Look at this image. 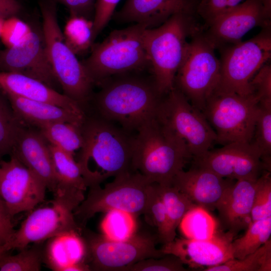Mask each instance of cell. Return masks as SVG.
Segmentation results:
<instances>
[{
  "label": "cell",
  "mask_w": 271,
  "mask_h": 271,
  "mask_svg": "<svg viewBox=\"0 0 271 271\" xmlns=\"http://www.w3.org/2000/svg\"><path fill=\"white\" fill-rule=\"evenodd\" d=\"M246 0H201L197 13L204 22V28L219 17L234 9Z\"/></svg>",
  "instance_id": "cell-39"
},
{
  "label": "cell",
  "mask_w": 271,
  "mask_h": 271,
  "mask_svg": "<svg viewBox=\"0 0 271 271\" xmlns=\"http://www.w3.org/2000/svg\"><path fill=\"white\" fill-rule=\"evenodd\" d=\"M271 217L252 221L240 237L233 240L234 258L241 259L252 253L270 239Z\"/></svg>",
  "instance_id": "cell-28"
},
{
  "label": "cell",
  "mask_w": 271,
  "mask_h": 271,
  "mask_svg": "<svg viewBox=\"0 0 271 271\" xmlns=\"http://www.w3.org/2000/svg\"><path fill=\"white\" fill-rule=\"evenodd\" d=\"M220 78L215 91L252 94L250 82L270 59L271 27L261 28L256 35L219 50Z\"/></svg>",
  "instance_id": "cell-10"
},
{
  "label": "cell",
  "mask_w": 271,
  "mask_h": 271,
  "mask_svg": "<svg viewBox=\"0 0 271 271\" xmlns=\"http://www.w3.org/2000/svg\"><path fill=\"white\" fill-rule=\"evenodd\" d=\"M146 29L145 25L135 24L115 30L92 48L90 56L81 63L94 84L150 67L143 38Z\"/></svg>",
  "instance_id": "cell-6"
},
{
  "label": "cell",
  "mask_w": 271,
  "mask_h": 271,
  "mask_svg": "<svg viewBox=\"0 0 271 271\" xmlns=\"http://www.w3.org/2000/svg\"><path fill=\"white\" fill-rule=\"evenodd\" d=\"M0 71L28 76L53 88L58 83L48 61L43 39L33 30L20 44L0 50Z\"/></svg>",
  "instance_id": "cell-18"
},
{
  "label": "cell",
  "mask_w": 271,
  "mask_h": 271,
  "mask_svg": "<svg viewBox=\"0 0 271 271\" xmlns=\"http://www.w3.org/2000/svg\"><path fill=\"white\" fill-rule=\"evenodd\" d=\"M43 38L47 56L64 94L81 106L91 97L94 82L64 40L56 2L41 0Z\"/></svg>",
  "instance_id": "cell-5"
},
{
  "label": "cell",
  "mask_w": 271,
  "mask_h": 271,
  "mask_svg": "<svg viewBox=\"0 0 271 271\" xmlns=\"http://www.w3.org/2000/svg\"><path fill=\"white\" fill-rule=\"evenodd\" d=\"M233 237L219 231L207 239L176 238L164 244L161 248L164 254H172L191 268L209 267L234 258L231 243Z\"/></svg>",
  "instance_id": "cell-17"
},
{
  "label": "cell",
  "mask_w": 271,
  "mask_h": 271,
  "mask_svg": "<svg viewBox=\"0 0 271 271\" xmlns=\"http://www.w3.org/2000/svg\"><path fill=\"white\" fill-rule=\"evenodd\" d=\"M32 31L26 22L13 16L5 20L0 38L6 48H10L24 41Z\"/></svg>",
  "instance_id": "cell-41"
},
{
  "label": "cell",
  "mask_w": 271,
  "mask_h": 271,
  "mask_svg": "<svg viewBox=\"0 0 271 271\" xmlns=\"http://www.w3.org/2000/svg\"><path fill=\"white\" fill-rule=\"evenodd\" d=\"M252 92L262 105H271V65L266 63L254 75L250 82Z\"/></svg>",
  "instance_id": "cell-42"
},
{
  "label": "cell",
  "mask_w": 271,
  "mask_h": 271,
  "mask_svg": "<svg viewBox=\"0 0 271 271\" xmlns=\"http://www.w3.org/2000/svg\"><path fill=\"white\" fill-rule=\"evenodd\" d=\"M179 226L185 237L191 239L210 238L219 231L209 211L198 206L185 214Z\"/></svg>",
  "instance_id": "cell-31"
},
{
  "label": "cell",
  "mask_w": 271,
  "mask_h": 271,
  "mask_svg": "<svg viewBox=\"0 0 271 271\" xmlns=\"http://www.w3.org/2000/svg\"><path fill=\"white\" fill-rule=\"evenodd\" d=\"M22 9L18 0H0V18L7 19L17 16Z\"/></svg>",
  "instance_id": "cell-46"
},
{
  "label": "cell",
  "mask_w": 271,
  "mask_h": 271,
  "mask_svg": "<svg viewBox=\"0 0 271 271\" xmlns=\"http://www.w3.org/2000/svg\"><path fill=\"white\" fill-rule=\"evenodd\" d=\"M120 1L96 0L93 20L92 32L94 41L112 18Z\"/></svg>",
  "instance_id": "cell-43"
},
{
  "label": "cell",
  "mask_w": 271,
  "mask_h": 271,
  "mask_svg": "<svg viewBox=\"0 0 271 271\" xmlns=\"http://www.w3.org/2000/svg\"><path fill=\"white\" fill-rule=\"evenodd\" d=\"M165 95L157 112L159 120L185 142L192 158L209 150L216 135L202 111L175 87Z\"/></svg>",
  "instance_id": "cell-12"
},
{
  "label": "cell",
  "mask_w": 271,
  "mask_h": 271,
  "mask_svg": "<svg viewBox=\"0 0 271 271\" xmlns=\"http://www.w3.org/2000/svg\"><path fill=\"white\" fill-rule=\"evenodd\" d=\"M205 271H270L271 240L243 258H232L223 263L207 267Z\"/></svg>",
  "instance_id": "cell-33"
},
{
  "label": "cell",
  "mask_w": 271,
  "mask_h": 271,
  "mask_svg": "<svg viewBox=\"0 0 271 271\" xmlns=\"http://www.w3.org/2000/svg\"><path fill=\"white\" fill-rule=\"evenodd\" d=\"M65 6L71 15L83 17L93 21L96 0H54Z\"/></svg>",
  "instance_id": "cell-45"
},
{
  "label": "cell",
  "mask_w": 271,
  "mask_h": 271,
  "mask_svg": "<svg viewBox=\"0 0 271 271\" xmlns=\"http://www.w3.org/2000/svg\"><path fill=\"white\" fill-rule=\"evenodd\" d=\"M192 158L195 166L235 181L256 180L263 170L270 171L263 163L259 151L251 142L231 143Z\"/></svg>",
  "instance_id": "cell-15"
},
{
  "label": "cell",
  "mask_w": 271,
  "mask_h": 271,
  "mask_svg": "<svg viewBox=\"0 0 271 271\" xmlns=\"http://www.w3.org/2000/svg\"><path fill=\"white\" fill-rule=\"evenodd\" d=\"M136 216L128 212L113 209L106 212L100 223L102 235L113 241H124L136 234Z\"/></svg>",
  "instance_id": "cell-30"
},
{
  "label": "cell",
  "mask_w": 271,
  "mask_h": 271,
  "mask_svg": "<svg viewBox=\"0 0 271 271\" xmlns=\"http://www.w3.org/2000/svg\"><path fill=\"white\" fill-rule=\"evenodd\" d=\"M0 89L5 93L32 100L48 102L76 112L82 106L37 79L20 73L0 71Z\"/></svg>",
  "instance_id": "cell-24"
},
{
  "label": "cell",
  "mask_w": 271,
  "mask_h": 271,
  "mask_svg": "<svg viewBox=\"0 0 271 271\" xmlns=\"http://www.w3.org/2000/svg\"><path fill=\"white\" fill-rule=\"evenodd\" d=\"M14 113L20 123L38 128L56 121H66L83 125L86 116L84 112H76L58 105L5 93Z\"/></svg>",
  "instance_id": "cell-25"
},
{
  "label": "cell",
  "mask_w": 271,
  "mask_h": 271,
  "mask_svg": "<svg viewBox=\"0 0 271 271\" xmlns=\"http://www.w3.org/2000/svg\"><path fill=\"white\" fill-rule=\"evenodd\" d=\"M45 183L15 157L2 161L0 173V197L14 217L31 211L45 197Z\"/></svg>",
  "instance_id": "cell-16"
},
{
  "label": "cell",
  "mask_w": 271,
  "mask_h": 271,
  "mask_svg": "<svg viewBox=\"0 0 271 271\" xmlns=\"http://www.w3.org/2000/svg\"><path fill=\"white\" fill-rule=\"evenodd\" d=\"M197 10L175 14L160 26L145 29L144 43L154 83L161 96L174 87L177 72L191 38L205 28L199 22Z\"/></svg>",
  "instance_id": "cell-3"
},
{
  "label": "cell",
  "mask_w": 271,
  "mask_h": 271,
  "mask_svg": "<svg viewBox=\"0 0 271 271\" xmlns=\"http://www.w3.org/2000/svg\"><path fill=\"white\" fill-rule=\"evenodd\" d=\"M156 186L165 208L171 233L175 238L176 229L183 218L196 205L172 185L164 186L156 184Z\"/></svg>",
  "instance_id": "cell-29"
},
{
  "label": "cell",
  "mask_w": 271,
  "mask_h": 271,
  "mask_svg": "<svg viewBox=\"0 0 271 271\" xmlns=\"http://www.w3.org/2000/svg\"><path fill=\"white\" fill-rule=\"evenodd\" d=\"M259 151L262 160L270 170L271 155V105L259 104L253 137L250 142Z\"/></svg>",
  "instance_id": "cell-36"
},
{
  "label": "cell",
  "mask_w": 271,
  "mask_h": 271,
  "mask_svg": "<svg viewBox=\"0 0 271 271\" xmlns=\"http://www.w3.org/2000/svg\"><path fill=\"white\" fill-rule=\"evenodd\" d=\"M184 263L172 254L158 258L140 260L124 269L123 271H185Z\"/></svg>",
  "instance_id": "cell-40"
},
{
  "label": "cell",
  "mask_w": 271,
  "mask_h": 271,
  "mask_svg": "<svg viewBox=\"0 0 271 271\" xmlns=\"http://www.w3.org/2000/svg\"><path fill=\"white\" fill-rule=\"evenodd\" d=\"M259 108L254 95L214 91L202 111L214 130L216 142L224 145L252 140Z\"/></svg>",
  "instance_id": "cell-11"
},
{
  "label": "cell",
  "mask_w": 271,
  "mask_h": 271,
  "mask_svg": "<svg viewBox=\"0 0 271 271\" xmlns=\"http://www.w3.org/2000/svg\"><path fill=\"white\" fill-rule=\"evenodd\" d=\"M133 138L131 168L151 182L171 186L174 178L192 158L185 142L156 116Z\"/></svg>",
  "instance_id": "cell-4"
},
{
  "label": "cell",
  "mask_w": 271,
  "mask_h": 271,
  "mask_svg": "<svg viewBox=\"0 0 271 271\" xmlns=\"http://www.w3.org/2000/svg\"><path fill=\"white\" fill-rule=\"evenodd\" d=\"M114 178L103 188L100 185L89 187L87 197L74 212L80 225L96 213L113 209L125 211L137 217L144 214L153 183L133 171Z\"/></svg>",
  "instance_id": "cell-8"
},
{
  "label": "cell",
  "mask_w": 271,
  "mask_h": 271,
  "mask_svg": "<svg viewBox=\"0 0 271 271\" xmlns=\"http://www.w3.org/2000/svg\"><path fill=\"white\" fill-rule=\"evenodd\" d=\"M258 179L235 181L216 207L222 226L233 237L246 229L252 222L251 211Z\"/></svg>",
  "instance_id": "cell-22"
},
{
  "label": "cell",
  "mask_w": 271,
  "mask_h": 271,
  "mask_svg": "<svg viewBox=\"0 0 271 271\" xmlns=\"http://www.w3.org/2000/svg\"><path fill=\"white\" fill-rule=\"evenodd\" d=\"M0 91V156L10 154L21 124L16 118L10 102Z\"/></svg>",
  "instance_id": "cell-35"
},
{
  "label": "cell",
  "mask_w": 271,
  "mask_h": 271,
  "mask_svg": "<svg viewBox=\"0 0 271 271\" xmlns=\"http://www.w3.org/2000/svg\"><path fill=\"white\" fill-rule=\"evenodd\" d=\"M78 162L88 187L131 171L133 138L102 118H87Z\"/></svg>",
  "instance_id": "cell-1"
},
{
  "label": "cell",
  "mask_w": 271,
  "mask_h": 271,
  "mask_svg": "<svg viewBox=\"0 0 271 271\" xmlns=\"http://www.w3.org/2000/svg\"><path fill=\"white\" fill-rule=\"evenodd\" d=\"M144 214L146 221L157 228L159 239L163 244L175 239L171 233L165 208L158 193L156 183L152 185Z\"/></svg>",
  "instance_id": "cell-34"
},
{
  "label": "cell",
  "mask_w": 271,
  "mask_h": 271,
  "mask_svg": "<svg viewBox=\"0 0 271 271\" xmlns=\"http://www.w3.org/2000/svg\"><path fill=\"white\" fill-rule=\"evenodd\" d=\"M82 125L66 121H56L45 124L39 129L49 145L74 155L83 144Z\"/></svg>",
  "instance_id": "cell-26"
},
{
  "label": "cell",
  "mask_w": 271,
  "mask_h": 271,
  "mask_svg": "<svg viewBox=\"0 0 271 271\" xmlns=\"http://www.w3.org/2000/svg\"><path fill=\"white\" fill-rule=\"evenodd\" d=\"M271 217V177L266 172L258 179L251 211L252 221Z\"/></svg>",
  "instance_id": "cell-38"
},
{
  "label": "cell",
  "mask_w": 271,
  "mask_h": 271,
  "mask_svg": "<svg viewBox=\"0 0 271 271\" xmlns=\"http://www.w3.org/2000/svg\"><path fill=\"white\" fill-rule=\"evenodd\" d=\"M79 231H66L49 239L44 256L46 263L51 269L55 271L90 270L86 261V242Z\"/></svg>",
  "instance_id": "cell-23"
},
{
  "label": "cell",
  "mask_w": 271,
  "mask_h": 271,
  "mask_svg": "<svg viewBox=\"0 0 271 271\" xmlns=\"http://www.w3.org/2000/svg\"><path fill=\"white\" fill-rule=\"evenodd\" d=\"M93 21L81 16L70 15L63 32L65 43L75 55L86 52L92 46Z\"/></svg>",
  "instance_id": "cell-32"
},
{
  "label": "cell",
  "mask_w": 271,
  "mask_h": 271,
  "mask_svg": "<svg viewBox=\"0 0 271 271\" xmlns=\"http://www.w3.org/2000/svg\"><path fill=\"white\" fill-rule=\"evenodd\" d=\"M39 131L21 125L10 154L40 178L54 193L58 182L49 144Z\"/></svg>",
  "instance_id": "cell-20"
},
{
  "label": "cell",
  "mask_w": 271,
  "mask_h": 271,
  "mask_svg": "<svg viewBox=\"0 0 271 271\" xmlns=\"http://www.w3.org/2000/svg\"><path fill=\"white\" fill-rule=\"evenodd\" d=\"M128 73L115 75L101 82V88L94 100L101 118L119 123L125 131H137L156 116L162 96L153 79Z\"/></svg>",
  "instance_id": "cell-2"
},
{
  "label": "cell",
  "mask_w": 271,
  "mask_h": 271,
  "mask_svg": "<svg viewBox=\"0 0 271 271\" xmlns=\"http://www.w3.org/2000/svg\"><path fill=\"white\" fill-rule=\"evenodd\" d=\"M235 181L221 177L208 169L194 166L187 171H180L174 178L172 185L196 206L212 211L216 209Z\"/></svg>",
  "instance_id": "cell-19"
},
{
  "label": "cell",
  "mask_w": 271,
  "mask_h": 271,
  "mask_svg": "<svg viewBox=\"0 0 271 271\" xmlns=\"http://www.w3.org/2000/svg\"><path fill=\"white\" fill-rule=\"evenodd\" d=\"M201 0H126L112 18L119 23H135L157 27L178 12L197 10Z\"/></svg>",
  "instance_id": "cell-21"
},
{
  "label": "cell",
  "mask_w": 271,
  "mask_h": 271,
  "mask_svg": "<svg viewBox=\"0 0 271 271\" xmlns=\"http://www.w3.org/2000/svg\"><path fill=\"white\" fill-rule=\"evenodd\" d=\"M6 253V252H4L2 250L0 249V256L4 254V253Z\"/></svg>",
  "instance_id": "cell-48"
},
{
  "label": "cell",
  "mask_w": 271,
  "mask_h": 271,
  "mask_svg": "<svg viewBox=\"0 0 271 271\" xmlns=\"http://www.w3.org/2000/svg\"><path fill=\"white\" fill-rule=\"evenodd\" d=\"M203 31L190 38L174 80V87L201 111L207 99L216 89L220 73L216 49Z\"/></svg>",
  "instance_id": "cell-9"
},
{
  "label": "cell",
  "mask_w": 271,
  "mask_h": 271,
  "mask_svg": "<svg viewBox=\"0 0 271 271\" xmlns=\"http://www.w3.org/2000/svg\"><path fill=\"white\" fill-rule=\"evenodd\" d=\"M270 0H246L205 28L206 38L218 50L242 41L256 27L270 26Z\"/></svg>",
  "instance_id": "cell-14"
},
{
  "label": "cell",
  "mask_w": 271,
  "mask_h": 271,
  "mask_svg": "<svg viewBox=\"0 0 271 271\" xmlns=\"http://www.w3.org/2000/svg\"><path fill=\"white\" fill-rule=\"evenodd\" d=\"M15 255L7 252L0 256V271H39L43 254L38 247L20 250Z\"/></svg>",
  "instance_id": "cell-37"
},
{
  "label": "cell",
  "mask_w": 271,
  "mask_h": 271,
  "mask_svg": "<svg viewBox=\"0 0 271 271\" xmlns=\"http://www.w3.org/2000/svg\"><path fill=\"white\" fill-rule=\"evenodd\" d=\"M49 147L58 179V186L85 191L88 187L74 155L49 144Z\"/></svg>",
  "instance_id": "cell-27"
},
{
  "label": "cell",
  "mask_w": 271,
  "mask_h": 271,
  "mask_svg": "<svg viewBox=\"0 0 271 271\" xmlns=\"http://www.w3.org/2000/svg\"><path fill=\"white\" fill-rule=\"evenodd\" d=\"M91 270L123 271L126 267L148 258L165 255L157 249L154 237L136 234L124 241H113L101 234L86 232L84 238Z\"/></svg>",
  "instance_id": "cell-13"
},
{
  "label": "cell",
  "mask_w": 271,
  "mask_h": 271,
  "mask_svg": "<svg viewBox=\"0 0 271 271\" xmlns=\"http://www.w3.org/2000/svg\"><path fill=\"white\" fill-rule=\"evenodd\" d=\"M5 19H3L2 18H0V37H1V33H2V29H3V25H4V21H5Z\"/></svg>",
  "instance_id": "cell-47"
},
{
  "label": "cell",
  "mask_w": 271,
  "mask_h": 271,
  "mask_svg": "<svg viewBox=\"0 0 271 271\" xmlns=\"http://www.w3.org/2000/svg\"><path fill=\"white\" fill-rule=\"evenodd\" d=\"M83 191L58 186L50 204L31 211L15 231L6 251L26 248L66 231L79 230L74 212L84 199Z\"/></svg>",
  "instance_id": "cell-7"
},
{
  "label": "cell",
  "mask_w": 271,
  "mask_h": 271,
  "mask_svg": "<svg viewBox=\"0 0 271 271\" xmlns=\"http://www.w3.org/2000/svg\"><path fill=\"white\" fill-rule=\"evenodd\" d=\"M11 215L5 202L0 197V249L6 251V247L15 231Z\"/></svg>",
  "instance_id": "cell-44"
}]
</instances>
